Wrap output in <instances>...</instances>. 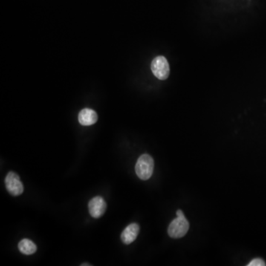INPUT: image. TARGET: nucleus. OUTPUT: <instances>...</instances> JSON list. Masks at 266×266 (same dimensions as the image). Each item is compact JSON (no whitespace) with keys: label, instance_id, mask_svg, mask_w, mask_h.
<instances>
[{"label":"nucleus","instance_id":"9d476101","mask_svg":"<svg viewBox=\"0 0 266 266\" xmlns=\"http://www.w3.org/2000/svg\"><path fill=\"white\" fill-rule=\"evenodd\" d=\"M91 266V265H90V264H82V266Z\"/></svg>","mask_w":266,"mask_h":266},{"label":"nucleus","instance_id":"423d86ee","mask_svg":"<svg viewBox=\"0 0 266 266\" xmlns=\"http://www.w3.org/2000/svg\"><path fill=\"white\" fill-rule=\"evenodd\" d=\"M140 232V226L137 223H132L129 225L125 230L122 232L121 235V239L122 242L126 245L132 244L135 241Z\"/></svg>","mask_w":266,"mask_h":266},{"label":"nucleus","instance_id":"20e7f679","mask_svg":"<svg viewBox=\"0 0 266 266\" xmlns=\"http://www.w3.org/2000/svg\"><path fill=\"white\" fill-rule=\"evenodd\" d=\"M6 189L10 195L13 196H19L22 195L24 187L20 180V177L14 172H10L7 173L5 177Z\"/></svg>","mask_w":266,"mask_h":266},{"label":"nucleus","instance_id":"1a4fd4ad","mask_svg":"<svg viewBox=\"0 0 266 266\" xmlns=\"http://www.w3.org/2000/svg\"><path fill=\"white\" fill-rule=\"evenodd\" d=\"M266 266L265 261L261 258H255L253 261H251L250 264H248V266Z\"/></svg>","mask_w":266,"mask_h":266},{"label":"nucleus","instance_id":"7ed1b4c3","mask_svg":"<svg viewBox=\"0 0 266 266\" xmlns=\"http://www.w3.org/2000/svg\"><path fill=\"white\" fill-rule=\"evenodd\" d=\"M151 70L154 76L160 80H166L169 76L170 68L164 56H157L151 64Z\"/></svg>","mask_w":266,"mask_h":266},{"label":"nucleus","instance_id":"0eeeda50","mask_svg":"<svg viewBox=\"0 0 266 266\" xmlns=\"http://www.w3.org/2000/svg\"><path fill=\"white\" fill-rule=\"evenodd\" d=\"M98 121V115L93 110H82L79 114V122L83 126H90L94 125Z\"/></svg>","mask_w":266,"mask_h":266},{"label":"nucleus","instance_id":"f257e3e1","mask_svg":"<svg viewBox=\"0 0 266 266\" xmlns=\"http://www.w3.org/2000/svg\"><path fill=\"white\" fill-rule=\"evenodd\" d=\"M177 218L173 220L168 228V234L172 238H180L186 235L189 229V223L181 210H177Z\"/></svg>","mask_w":266,"mask_h":266},{"label":"nucleus","instance_id":"6e6552de","mask_svg":"<svg viewBox=\"0 0 266 266\" xmlns=\"http://www.w3.org/2000/svg\"><path fill=\"white\" fill-rule=\"evenodd\" d=\"M19 251L26 255H30L34 254L37 250L36 244L28 239H23L18 245Z\"/></svg>","mask_w":266,"mask_h":266},{"label":"nucleus","instance_id":"39448f33","mask_svg":"<svg viewBox=\"0 0 266 266\" xmlns=\"http://www.w3.org/2000/svg\"><path fill=\"white\" fill-rule=\"evenodd\" d=\"M88 207L90 215L93 218H99L105 213L107 203L102 197H95L89 202Z\"/></svg>","mask_w":266,"mask_h":266},{"label":"nucleus","instance_id":"f03ea898","mask_svg":"<svg viewBox=\"0 0 266 266\" xmlns=\"http://www.w3.org/2000/svg\"><path fill=\"white\" fill-rule=\"evenodd\" d=\"M154 169V160L150 155L143 154L137 159L135 165V172L137 177L146 180L152 176Z\"/></svg>","mask_w":266,"mask_h":266}]
</instances>
